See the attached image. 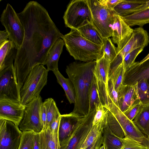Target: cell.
I'll list each match as a JSON object with an SVG mask.
<instances>
[{
  "label": "cell",
  "instance_id": "cell-1",
  "mask_svg": "<svg viewBox=\"0 0 149 149\" xmlns=\"http://www.w3.org/2000/svg\"><path fill=\"white\" fill-rule=\"evenodd\" d=\"M17 14L24 31L23 43L17 49L13 64L21 88L35 66L45 65L50 49L63 35L46 9L36 1L29 2L23 10Z\"/></svg>",
  "mask_w": 149,
  "mask_h": 149
},
{
  "label": "cell",
  "instance_id": "cell-2",
  "mask_svg": "<svg viewBox=\"0 0 149 149\" xmlns=\"http://www.w3.org/2000/svg\"><path fill=\"white\" fill-rule=\"evenodd\" d=\"M96 61L74 62L66 67V72L74 86L75 102L72 112L85 116L89 108V93Z\"/></svg>",
  "mask_w": 149,
  "mask_h": 149
},
{
  "label": "cell",
  "instance_id": "cell-3",
  "mask_svg": "<svg viewBox=\"0 0 149 149\" xmlns=\"http://www.w3.org/2000/svg\"><path fill=\"white\" fill-rule=\"evenodd\" d=\"M61 38L67 50L75 60L84 62L96 61L102 55L103 46L86 39L76 29H71Z\"/></svg>",
  "mask_w": 149,
  "mask_h": 149
},
{
  "label": "cell",
  "instance_id": "cell-4",
  "mask_svg": "<svg viewBox=\"0 0 149 149\" xmlns=\"http://www.w3.org/2000/svg\"><path fill=\"white\" fill-rule=\"evenodd\" d=\"M48 71L42 64L35 66L27 76L21 88V102L26 105L40 95L47 82Z\"/></svg>",
  "mask_w": 149,
  "mask_h": 149
},
{
  "label": "cell",
  "instance_id": "cell-5",
  "mask_svg": "<svg viewBox=\"0 0 149 149\" xmlns=\"http://www.w3.org/2000/svg\"><path fill=\"white\" fill-rule=\"evenodd\" d=\"M87 1L92 14V24L104 39L111 37L113 10L102 5L98 0Z\"/></svg>",
  "mask_w": 149,
  "mask_h": 149
},
{
  "label": "cell",
  "instance_id": "cell-6",
  "mask_svg": "<svg viewBox=\"0 0 149 149\" xmlns=\"http://www.w3.org/2000/svg\"><path fill=\"white\" fill-rule=\"evenodd\" d=\"M63 19L66 26L76 30L86 23H92V14L87 0L72 1L67 6Z\"/></svg>",
  "mask_w": 149,
  "mask_h": 149
},
{
  "label": "cell",
  "instance_id": "cell-7",
  "mask_svg": "<svg viewBox=\"0 0 149 149\" xmlns=\"http://www.w3.org/2000/svg\"><path fill=\"white\" fill-rule=\"evenodd\" d=\"M111 62L102 54L96 60L93 77L102 105L109 109L111 102L109 91V71Z\"/></svg>",
  "mask_w": 149,
  "mask_h": 149
},
{
  "label": "cell",
  "instance_id": "cell-8",
  "mask_svg": "<svg viewBox=\"0 0 149 149\" xmlns=\"http://www.w3.org/2000/svg\"><path fill=\"white\" fill-rule=\"evenodd\" d=\"M0 21L9 34V40L14 43L17 49L20 48L23 41L24 29L17 13L9 3L3 11Z\"/></svg>",
  "mask_w": 149,
  "mask_h": 149
},
{
  "label": "cell",
  "instance_id": "cell-9",
  "mask_svg": "<svg viewBox=\"0 0 149 149\" xmlns=\"http://www.w3.org/2000/svg\"><path fill=\"white\" fill-rule=\"evenodd\" d=\"M42 103L40 95L25 105L23 117L19 125L22 132L31 131L39 133L43 130L40 116Z\"/></svg>",
  "mask_w": 149,
  "mask_h": 149
},
{
  "label": "cell",
  "instance_id": "cell-10",
  "mask_svg": "<svg viewBox=\"0 0 149 149\" xmlns=\"http://www.w3.org/2000/svg\"><path fill=\"white\" fill-rule=\"evenodd\" d=\"M109 110L113 114L123 131L125 137L131 139L149 149V139L142 133L133 120L127 118L110 99Z\"/></svg>",
  "mask_w": 149,
  "mask_h": 149
},
{
  "label": "cell",
  "instance_id": "cell-11",
  "mask_svg": "<svg viewBox=\"0 0 149 149\" xmlns=\"http://www.w3.org/2000/svg\"><path fill=\"white\" fill-rule=\"evenodd\" d=\"M20 89L13 64L0 71V99L21 103Z\"/></svg>",
  "mask_w": 149,
  "mask_h": 149
},
{
  "label": "cell",
  "instance_id": "cell-12",
  "mask_svg": "<svg viewBox=\"0 0 149 149\" xmlns=\"http://www.w3.org/2000/svg\"><path fill=\"white\" fill-rule=\"evenodd\" d=\"M22 134L12 122L0 119V149H19Z\"/></svg>",
  "mask_w": 149,
  "mask_h": 149
},
{
  "label": "cell",
  "instance_id": "cell-13",
  "mask_svg": "<svg viewBox=\"0 0 149 149\" xmlns=\"http://www.w3.org/2000/svg\"><path fill=\"white\" fill-rule=\"evenodd\" d=\"M84 116L72 112L61 115L58 130L60 147L70 139L81 123Z\"/></svg>",
  "mask_w": 149,
  "mask_h": 149
},
{
  "label": "cell",
  "instance_id": "cell-14",
  "mask_svg": "<svg viewBox=\"0 0 149 149\" xmlns=\"http://www.w3.org/2000/svg\"><path fill=\"white\" fill-rule=\"evenodd\" d=\"M93 116L94 110L84 116L72 136L60 149H79L92 127Z\"/></svg>",
  "mask_w": 149,
  "mask_h": 149
},
{
  "label": "cell",
  "instance_id": "cell-15",
  "mask_svg": "<svg viewBox=\"0 0 149 149\" xmlns=\"http://www.w3.org/2000/svg\"><path fill=\"white\" fill-rule=\"evenodd\" d=\"M111 29V40L117 45V54L129 40L134 29L131 28L121 16L115 13Z\"/></svg>",
  "mask_w": 149,
  "mask_h": 149
},
{
  "label": "cell",
  "instance_id": "cell-16",
  "mask_svg": "<svg viewBox=\"0 0 149 149\" xmlns=\"http://www.w3.org/2000/svg\"><path fill=\"white\" fill-rule=\"evenodd\" d=\"M25 106L6 99H0V119L14 123L19 127L23 119Z\"/></svg>",
  "mask_w": 149,
  "mask_h": 149
},
{
  "label": "cell",
  "instance_id": "cell-17",
  "mask_svg": "<svg viewBox=\"0 0 149 149\" xmlns=\"http://www.w3.org/2000/svg\"><path fill=\"white\" fill-rule=\"evenodd\" d=\"M149 43V36L147 31L142 27L133 30L132 35L122 49L117 53L118 56L123 61L128 53L140 47L144 48Z\"/></svg>",
  "mask_w": 149,
  "mask_h": 149
},
{
  "label": "cell",
  "instance_id": "cell-18",
  "mask_svg": "<svg viewBox=\"0 0 149 149\" xmlns=\"http://www.w3.org/2000/svg\"><path fill=\"white\" fill-rule=\"evenodd\" d=\"M143 79L149 85V58L142 63L135 62L125 72L123 84L133 85Z\"/></svg>",
  "mask_w": 149,
  "mask_h": 149
},
{
  "label": "cell",
  "instance_id": "cell-19",
  "mask_svg": "<svg viewBox=\"0 0 149 149\" xmlns=\"http://www.w3.org/2000/svg\"><path fill=\"white\" fill-rule=\"evenodd\" d=\"M118 94V107L123 112L132 106L141 104L135 84H123Z\"/></svg>",
  "mask_w": 149,
  "mask_h": 149
},
{
  "label": "cell",
  "instance_id": "cell-20",
  "mask_svg": "<svg viewBox=\"0 0 149 149\" xmlns=\"http://www.w3.org/2000/svg\"><path fill=\"white\" fill-rule=\"evenodd\" d=\"M17 51L14 43L9 40L0 45V71L13 64Z\"/></svg>",
  "mask_w": 149,
  "mask_h": 149
},
{
  "label": "cell",
  "instance_id": "cell-21",
  "mask_svg": "<svg viewBox=\"0 0 149 149\" xmlns=\"http://www.w3.org/2000/svg\"><path fill=\"white\" fill-rule=\"evenodd\" d=\"M65 45L62 38H59L55 42L49 51L47 57L45 65L48 71L58 70V63Z\"/></svg>",
  "mask_w": 149,
  "mask_h": 149
},
{
  "label": "cell",
  "instance_id": "cell-22",
  "mask_svg": "<svg viewBox=\"0 0 149 149\" xmlns=\"http://www.w3.org/2000/svg\"><path fill=\"white\" fill-rule=\"evenodd\" d=\"M125 72L123 62L116 59L111 63L109 78L112 81L115 89L118 92L123 85Z\"/></svg>",
  "mask_w": 149,
  "mask_h": 149
},
{
  "label": "cell",
  "instance_id": "cell-23",
  "mask_svg": "<svg viewBox=\"0 0 149 149\" xmlns=\"http://www.w3.org/2000/svg\"><path fill=\"white\" fill-rule=\"evenodd\" d=\"M40 149H60L58 135L52 134L49 127L39 133Z\"/></svg>",
  "mask_w": 149,
  "mask_h": 149
},
{
  "label": "cell",
  "instance_id": "cell-24",
  "mask_svg": "<svg viewBox=\"0 0 149 149\" xmlns=\"http://www.w3.org/2000/svg\"><path fill=\"white\" fill-rule=\"evenodd\" d=\"M147 0H123L113 9L115 13L122 17L131 14L137 8L145 3Z\"/></svg>",
  "mask_w": 149,
  "mask_h": 149
},
{
  "label": "cell",
  "instance_id": "cell-25",
  "mask_svg": "<svg viewBox=\"0 0 149 149\" xmlns=\"http://www.w3.org/2000/svg\"><path fill=\"white\" fill-rule=\"evenodd\" d=\"M77 30L86 39L94 44L103 46L104 39L91 23H86Z\"/></svg>",
  "mask_w": 149,
  "mask_h": 149
},
{
  "label": "cell",
  "instance_id": "cell-26",
  "mask_svg": "<svg viewBox=\"0 0 149 149\" xmlns=\"http://www.w3.org/2000/svg\"><path fill=\"white\" fill-rule=\"evenodd\" d=\"M55 75L58 83L62 87L66 97L70 104H74L76 95L73 84L70 80L64 77L58 70L53 72Z\"/></svg>",
  "mask_w": 149,
  "mask_h": 149
},
{
  "label": "cell",
  "instance_id": "cell-27",
  "mask_svg": "<svg viewBox=\"0 0 149 149\" xmlns=\"http://www.w3.org/2000/svg\"><path fill=\"white\" fill-rule=\"evenodd\" d=\"M107 118L108 116L92 125L89 132L79 149H86L103 134L104 128L107 124Z\"/></svg>",
  "mask_w": 149,
  "mask_h": 149
},
{
  "label": "cell",
  "instance_id": "cell-28",
  "mask_svg": "<svg viewBox=\"0 0 149 149\" xmlns=\"http://www.w3.org/2000/svg\"><path fill=\"white\" fill-rule=\"evenodd\" d=\"M133 122L140 131L149 139V106L143 107Z\"/></svg>",
  "mask_w": 149,
  "mask_h": 149
},
{
  "label": "cell",
  "instance_id": "cell-29",
  "mask_svg": "<svg viewBox=\"0 0 149 149\" xmlns=\"http://www.w3.org/2000/svg\"><path fill=\"white\" fill-rule=\"evenodd\" d=\"M121 17L130 26L138 25L142 27L149 23V8Z\"/></svg>",
  "mask_w": 149,
  "mask_h": 149
},
{
  "label": "cell",
  "instance_id": "cell-30",
  "mask_svg": "<svg viewBox=\"0 0 149 149\" xmlns=\"http://www.w3.org/2000/svg\"><path fill=\"white\" fill-rule=\"evenodd\" d=\"M103 143L105 149H121L123 146L122 138L115 135L107 125L103 129Z\"/></svg>",
  "mask_w": 149,
  "mask_h": 149
},
{
  "label": "cell",
  "instance_id": "cell-31",
  "mask_svg": "<svg viewBox=\"0 0 149 149\" xmlns=\"http://www.w3.org/2000/svg\"><path fill=\"white\" fill-rule=\"evenodd\" d=\"M43 103L45 108L47 114L46 124L45 128L49 127L52 122L61 114L55 101L52 98H49L45 99Z\"/></svg>",
  "mask_w": 149,
  "mask_h": 149
},
{
  "label": "cell",
  "instance_id": "cell-32",
  "mask_svg": "<svg viewBox=\"0 0 149 149\" xmlns=\"http://www.w3.org/2000/svg\"><path fill=\"white\" fill-rule=\"evenodd\" d=\"M134 84L136 85L141 103L143 107L149 106V85L144 79L136 82Z\"/></svg>",
  "mask_w": 149,
  "mask_h": 149
},
{
  "label": "cell",
  "instance_id": "cell-33",
  "mask_svg": "<svg viewBox=\"0 0 149 149\" xmlns=\"http://www.w3.org/2000/svg\"><path fill=\"white\" fill-rule=\"evenodd\" d=\"M102 54L111 62L117 58L118 55L116 47L110 38L104 39Z\"/></svg>",
  "mask_w": 149,
  "mask_h": 149
},
{
  "label": "cell",
  "instance_id": "cell-34",
  "mask_svg": "<svg viewBox=\"0 0 149 149\" xmlns=\"http://www.w3.org/2000/svg\"><path fill=\"white\" fill-rule=\"evenodd\" d=\"M101 104H102L98 91L93 77L89 91V108L88 112L92 111L96 107Z\"/></svg>",
  "mask_w": 149,
  "mask_h": 149
},
{
  "label": "cell",
  "instance_id": "cell-35",
  "mask_svg": "<svg viewBox=\"0 0 149 149\" xmlns=\"http://www.w3.org/2000/svg\"><path fill=\"white\" fill-rule=\"evenodd\" d=\"M35 134L31 131L22 132L19 149H33Z\"/></svg>",
  "mask_w": 149,
  "mask_h": 149
},
{
  "label": "cell",
  "instance_id": "cell-36",
  "mask_svg": "<svg viewBox=\"0 0 149 149\" xmlns=\"http://www.w3.org/2000/svg\"><path fill=\"white\" fill-rule=\"evenodd\" d=\"M144 48H137L127 54L124 57L123 61L125 72L135 62V59L137 56L143 50Z\"/></svg>",
  "mask_w": 149,
  "mask_h": 149
},
{
  "label": "cell",
  "instance_id": "cell-37",
  "mask_svg": "<svg viewBox=\"0 0 149 149\" xmlns=\"http://www.w3.org/2000/svg\"><path fill=\"white\" fill-rule=\"evenodd\" d=\"M123 146L121 149H146L143 146L130 138H122Z\"/></svg>",
  "mask_w": 149,
  "mask_h": 149
},
{
  "label": "cell",
  "instance_id": "cell-38",
  "mask_svg": "<svg viewBox=\"0 0 149 149\" xmlns=\"http://www.w3.org/2000/svg\"><path fill=\"white\" fill-rule=\"evenodd\" d=\"M143 107L141 104L135 105L128 109L123 113L130 120H133Z\"/></svg>",
  "mask_w": 149,
  "mask_h": 149
},
{
  "label": "cell",
  "instance_id": "cell-39",
  "mask_svg": "<svg viewBox=\"0 0 149 149\" xmlns=\"http://www.w3.org/2000/svg\"><path fill=\"white\" fill-rule=\"evenodd\" d=\"M109 93L111 100L118 107V92L116 91L112 81L109 78L108 84Z\"/></svg>",
  "mask_w": 149,
  "mask_h": 149
},
{
  "label": "cell",
  "instance_id": "cell-40",
  "mask_svg": "<svg viewBox=\"0 0 149 149\" xmlns=\"http://www.w3.org/2000/svg\"><path fill=\"white\" fill-rule=\"evenodd\" d=\"M123 0H99V1L102 5L109 8L113 10L114 8Z\"/></svg>",
  "mask_w": 149,
  "mask_h": 149
},
{
  "label": "cell",
  "instance_id": "cell-41",
  "mask_svg": "<svg viewBox=\"0 0 149 149\" xmlns=\"http://www.w3.org/2000/svg\"><path fill=\"white\" fill-rule=\"evenodd\" d=\"M60 116L56 118L49 127L52 133L55 135H58V130Z\"/></svg>",
  "mask_w": 149,
  "mask_h": 149
},
{
  "label": "cell",
  "instance_id": "cell-42",
  "mask_svg": "<svg viewBox=\"0 0 149 149\" xmlns=\"http://www.w3.org/2000/svg\"><path fill=\"white\" fill-rule=\"evenodd\" d=\"M102 134L100 135L91 145L86 149H99L103 143Z\"/></svg>",
  "mask_w": 149,
  "mask_h": 149
},
{
  "label": "cell",
  "instance_id": "cell-43",
  "mask_svg": "<svg viewBox=\"0 0 149 149\" xmlns=\"http://www.w3.org/2000/svg\"><path fill=\"white\" fill-rule=\"evenodd\" d=\"M40 116L42 122L44 129L45 127L46 124L47 114L45 108L43 103L41 107Z\"/></svg>",
  "mask_w": 149,
  "mask_h": 149
},
{
  "label": "cell",
  "instance_id": "cell-44",
  "mask_svg": "<svg viewBox=\"0 0 149 149\" xmlns=\"http://www.w3.org/2000/svg\"><path fill=\"white\" fill-rule=\"evenodd\" d=\"M9 39V35L6 31H0V45Z\"/></svg>",
  "mask_w": 149,
  "mask_h": 149
},
{
  "label": "cell",
  "instance_id": "cell-45",
  "mask_svg": "<svg viewBox=\"0 0 149 149\" xmlns=\"http://www.w3.org/2000/svg\"><path fill=\"white\" fill-rule=\"evenodd\" d=\"M33 149H40L39 133L35 134Z\"/></svg>",
  "mask_w": 149,
  "mask_h": 149
},
{
  "label": "cell",
  "instance_id": "cell-46",
  "mask_svg": "<svg viewBox=\"0 0 149 149\" xmlns=\"http://www.w3.org/2000/svg\"><path fill=\"white\" fill-rule=\"evenodd\" d=\"M148 8H149V0H147L145 3L136 8L132 14L146 9Z\"/></svg>",
  "mask_w": 149,
  "mask_h": 149
},
{
  "label": "cell",
  "instance_id": "cell-47",
  "mask_svg": "<svg viewBox=\"0 0 149 149\" xmlns=\"http://www.w3.org/2000/svg\"><path fill=\"white\" fill-rule=\"evenodd\" d=\"M149 58V53L140 62V63H142L148 59Z\"/></svg>",
  "mask_w": 149,
  "mask_h": 149
},
{
  "label": "cell",
  "instance_id": "cell-48",
  "mask_svg": "<svg viewBox=\"0 0 149 149\" xmlns=\"http://www.w3.org/2000/svg\"><path fill=\"white\" fill-rule=\"evenodd\" d=\"M99 149H105L104 146L102 145L100 146Z\"/></svg>",
  "mask_w": 149,
  "mask_h": 149
}]
</instances>
